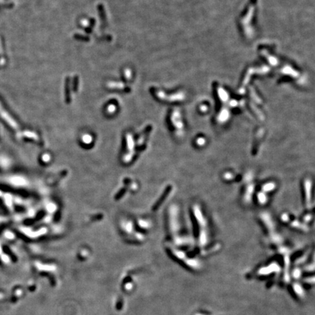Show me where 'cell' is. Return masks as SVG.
<instances>
[{
  "label": "cell",
  "mask_w": 315,
  "mask_h": 315,
  "mask_svg": "<svg viewBox=\"0 0 315 315\" xmlns=\"http://www.w3.org/2000/svg\"><path fill=\"white\" fill-rule=\"evenodd\" d=\"M190 212L194 241L199 253H202L210 246V240L212 239L208 219L199 204H193L190 207Z\"/></svg>",
  "instance_id": "cell-1"
},
{
  "label": "cell",
  "mask_w": 315,
  "mask_h": 315,
  "mask_svg": "<svg viewBox=\"0 0 315 315\" xmlns=\"http://www.w3.org/2000/svg\"><path fill=\"white\" fill-rule=\"evenodd\" d=\"M168 231L174 246H188L190 244V238L184 232L182 220H180V209L177 206H172L168 212Z\"/></svg>",
  "instance_id": "cell-2"
},
{
  "label": "cell",
  "mask_w": 315,
  "mask_h": 315,
  "mask_svg": "<svg viewBox=\"0 0 315 315\" xmlns=\"http://www.w3.org/2000/svg\"><path fill=\"white\" fill-rule=\"evenodd\" d=\"M170 250L174 256L176 257V259L190 269L199 270L201 267V263L199 259L191 256L188 252H185L183 249H179L176 246L174 248H170Z\"/></svg>",
  "instance_id": "cell-3"
},
{
  "label": "cell",
  "mask_w": 315,
  "mask_h": 315,
  "mask_svg": "<svg viewBox=\"0 0 315 315\" xmlns=\"http://www.w3.org/2000/svg\"><path fill=\"white\" fill-rule=\"evenodd\" d=\"M312 189V180L310 178L306 177L303 180L302 183L303 201H304V207L309 212L313 208Z\"/></svg>",
  "instance_id": "cell-4"
},
{
  "label": "cell",
  "mask_w": 315,
  "mask_h": 315,
  "mask_svg": "<svg viewBox=\"0 0 315 315\" xmlns=\"http://www.w3.org/2000/svg\"><path fill=\"white\" fill-rule=\"evenodd\" d=\"M281 219L283 221V223H287L289 226L292 227L291 229H295L297 230H300L302 231H307L309 230L308 226L306 223H304L302 220H299L297 218H295L294 216L290 215V214L285 213L283 215H282Z\"/></svg>",
  "instance_id": "cell-5"
},
{
  "label": "cell",
  "mask_w": 315,
  "mask_h": 315,
  "mask_svg": "<svg viewBox=\"0 0 315 315\" xmlns=\"http://www.w3.org/2000/svg\"><path fill=\"white\" fill-rule=\"evenodd\" d=\"M255 190H256V187L253 180H251L249 183H247L246 185H244V189L242 190V195H241V199L244 203L247 204L252 199L254 198Z\"/></svg>",
  "instance_id": "cell-6"
},
{
  "label": "cell",
  "mask_w": 315,
  "mask_h": 315,
  "mask_svg": "<svg viewBox=\"0 0 315 315\" xmlns=\"http://www.w3.org/2000/svg\"><path fill=\"white\" fill-rule=\"evenodd\" d=\"M206 139L205 138H197L195 140V147L200 148V147H204V145L206 144Z\"/></svg>",
  "instance_id": "cell-7"
}]
</instances>
